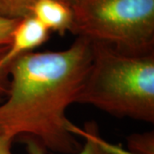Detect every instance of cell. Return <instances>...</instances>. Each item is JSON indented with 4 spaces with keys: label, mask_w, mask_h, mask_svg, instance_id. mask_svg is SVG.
<instances>
[{
    "label": "cell",
    "mask_w": 154,
    "mask_h": 154,
    "mask_svg": "<svg viewBox=\"0 0 154 154\" xmlns=\"http://www.w3.org/2000/svg\"><path fill=\"white\" fill-rule=\"evenodd\" d=\"M31 15L36 17L50 32L60 35L70 32L73 12L70 5L63 0H37Z\"/></svg>",
    "instance_id": "obj_5"
},
{
    "label": "cell",
    "mask_w": 154,
    "mask_h": 154,
    "mask_svg": "<svg viewBox=\"0 0 154 154\" xmlns=\"http://www.w3.org/2000/svg\"><path fill=\"white\" fill-rule=\"evenodd\" d=\"M20 19H9L0 17V45H9L14 29Z\"/></svg>",
    "instance_id": "obj_9"
},
{
    "label": "cell",
    "mask_w": 154,
    "mask_h": 154,
    "mask_svg": "<svg viewBox=\"0 0 154 154\" xmlns=\"http://www.w3.org/2000/svg\"><path fill=\"white\" fill-rule=\"evenodd\" d=\"M91 61L92 41L82 36L65 50L16 58L7 99L0 105V134L13 140L33 138L56 153H76L82 145L66 110L76 102Z\"/></svg>",
    "instance_id": "obj_1"
},
{
    "label": "cell",
    "mask_w": 154,
    "mask_h": 154,
    "mask_svg": "<svg viewBox=\"0 0 154 154\" xmlns=\"http://www.w3.org/2000/svg\"><path fill=\"white\" fill-rule=\"evenodd\" d=\"M13 140L5 135L0 134V154H12L11 144Z\"/></svg>",
    "instance_id": "obj_11"
},
{
    "label": "cell",
    "mask_w": 154,
    "mask_h": 154,
    "mask_svg": "<svg viewBox=\"0 0 154 154\" xmlns=\"http://www.w3.org/2000/svg\"><path fill=\"white\" fill-rule=\"evenodd\" d=\"M37 0H0V17L9 19H22L31 15ZM69 4V0H63Z\"/></svg>",
    "instance_id": "obj_7"
},
{
    "label": "cell",
    "mask_w": 154,
    "mask_h": 154,
    "mask_svg": "<svg viewBox=\"0 0 154 154\" xmlns=\"http://www.w3.org/2000/svg\"><path fill=\"white\" fill-rule=\"evenodd\" d=\"M8 45H0V62L5 54ZM10 67L0 66V99L7 95L10 85Z\"/></svg>",
    "instance_id": "obj_10"
},
{
    "label": "cell",
    "mask_w": 154,
    "mask_h": 154,
    "mask_svg": "<svg viewBox=\"0 0 154 154\" xmlns=\"http://www.w3.org/2000/svg\"><path fill=\"white\" fill-rule=\"evenodd\" d=\"M50 33L49 30L33 15L20 19L12 33L11 43L0 62V66H8L18 57L42 45L49 39Z\"/></svg>",
    "instance_id": "obj_4"
},
{
    "label": "cell",
    "mask_w": 154,
    "mask_h": 154,
    "mask_svg": "<svg viewBox=\"0 0 154 154\" xmlns=\"http://www.w3.org/2000/svg\"><path fill=\"white\" fill-rule=\"evenodd\" d=\"M70 33L133 55L154 53V0H69Z\"/></svg>",
    "instance_id": "obj_3"
},
{
    "label": "cell",
    "mask_w": 154,
    "mask_h": 154,
    "mask_svg": "<svg viewBox=\"0 0 154 154\" xmlns=\"http://www.w3.org/2000/svg\"><path fill=\"white\" fill-rule=\"evenodd\" d=\"M75 103L154 122V53L133 55L92 41L91 64Z\"/></svg>",
    "instance_id": "obj_2"
},
{
    "label": "cell",
    "mask_w": 154,
    "mask_h": 154,
    "mask_svg": "<svg viewBox=\"0 0 154 154\" xmlns=\"http://www.w3.org/2000/svg\"><path fill=\"white\" fill-rule=\"evenodd\" d=\"M127 146L133 154H154V134H134L127 138Z\"/></svg>",
    "instance_id": "obj_8"
},
{
    "label": "cell",
    "mask_w": 154,
    "mask_h": 154,
    "mask_svg": "<svg viewBox=\"0 0 154 154\" xmlns=\"http://www.w3.org/2000/svg\"><path fill=\"white\" fill-rule=\"evenodd\" d=\"M77 134L84 137L85 143L75 154H117L100 137L99 128L95 122H87L83 130L77 129ZM22 140L26 144L28 154H46V150L33 138L24 137Z\"/></svg>",
    "instance_id": "obj_6"
}]
</instances>
